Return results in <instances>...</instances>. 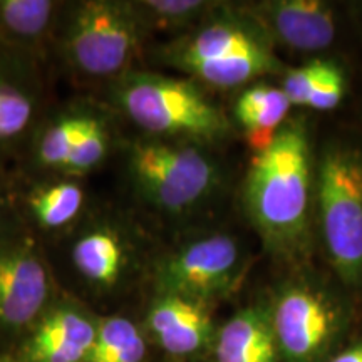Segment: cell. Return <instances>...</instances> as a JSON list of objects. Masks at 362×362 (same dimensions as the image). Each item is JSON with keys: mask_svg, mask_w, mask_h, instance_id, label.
I'll use <instances>...</instances> for the list:
<instances>
[{"mask_svg": "<svg viewBox=\"0 0 362 362\" xmlns=\"http://www.w3.org/2000/svg\"><path fill=\"white\" fill-rule=\"evenodd\" d=\"M243 206L267 250L297 257L315 223V153L304 119H288L257 153L243 185Z\"/></svg>", "mask_w": 362, "mask_h": 362, "instance_id": "cell-1", "label": "cell"}, {"mask_svg": "<svg viewBox=\"0 0 362 362\" xmlns=\"http://www.w3.org/2000/svg\"><path fill=\"white\" fill-rule=\"evenodd\" d=\"M274 47L243 6L220 2L202 24L166 45L161 59L194 83L232 89L285 72Z\"/></svg>", "mask_w": 362, "mask_h": 362, "instance_id": "cell-2", "label": "cell"}, {"mask_svg": "<svg viewBox=\"0 0 362 362\" xmlns=\"http://www.w3.org/2000/svg\"><path fill=\"white\" fill-rule=\"evenodd\" d=\"M112 96L121 111L151 138L214 143L232 128L223 110L193 79L131 71L115 81Z\"/></svg>", "mask_w": 362, "mask_h": 362, "instance_id": "cell-3", "label": "cell"}, {"mask_svg": "<svg viewBox=\"0 0 362 362\" xmlns=\"http://www.w3.org/2000/svg\"><path fill=\"white\" fill-rule=\"evenodd\" d=\"M315 225L330 267L362 285V146L330 139L315 153Z\"/></svg>", "mask_w": 362, "mask_h": 362, "instance_id": "cell-4", "label": "cell"}, {"mask_svg": "<svg viewBox=\"0 0 362 362\" xmlns=\"http://www.w3.org/2000/svg\"><path fill=\"white\" fill-rule=\"evenodd\" d=\"M146 34L134 2L86 0L71 8L59 42L81 78L116 81L131 72Z\"/></svg>", "mask_w": 362, "mask_h": 362, "instance_id": "cell-5", "label": "cell"}, {"mask_svg": "<svg viewBox=\"0 0 362 362\" xmlns=\"http://www.w3.org/2000/svg\"><path fill=\"white\" fill-rule=\"evenodd\" d=\"M128 171L143 200L170 215H183L214 197L220 170L200 144L149 138L134 143Z\"/></svg>", "mask_w": 362, "mask_h": 362, "instance_id": "cell-6", "label": "cell"}, {"mask_svg": "<svg viewBox=\"0 0 362 362\" xmlns=\"http://www.w3.org/2000/svg\"><path fill=\"white\" fill-rule=\"evenodd\" d=\"M269 305L280 362H320L346 329L342 300L317 280H287Z\"/></svg>", "mask_w": 362, "mask_h": 362, "instance_id": "cell-7", "label": "cell"}, {"mask_svg": "<svg viewBox=\"0 0 362 362\" xmlns=\"http://www.w3.org/2000/svg\"><path fill=\"white\" fill-rule=\"evenodd\" d=\"M247 252L233 235L211 232L192 238L156 264V293H173L210 305L230 296L245 275Z\"/></svg>", "mask_w": 362, "mask_h": 362, "instance_id": "cell-8", "label": "cell"}, {"mask_svg": "<svg viewBox=\"0 0 362 362\" xmlns=\"http://www.w3.org/2000/svg\"><path fill=\"white\" fill-rule=\"evenodd\" d=\"M51 272L25 237L0 235V337L25 336L52 304Z\"/></svg>", "mask_w": 362, "mask_h": 362, "instance_id": "cell-9", "label": "cell"}, {"mask_svg": "<svg viewBox=\"0 0 362 362\" xmlns=\"http://www.w3.org/2000/svg\"><path fill=\"white\" fill-rule=\"evenodd\" d=\"M242 6L274 45L312 54L329 49L337 37L336 8L329 2L262 0Z\"/></svg>", "mask_w": 362, "mask_h": 362, "instance_id": "cell-10", "label": "cell"}, {"mask_svg": "<svg viewBox=\"0 0 362 362\" xmlns=\"http://www.w3.org/2000/svg\"><path fill=\"white\" fill-rule=\"evenodd\" d=\"M98 322L74 302H56L22 337L17 359L22 362H88Z\"/></svg>", "mask_w": 362, "mask_h": 362, "instance_id": "cell-11", "label": "cell"}, {"mask_svg": "<svg viewBox=\"0 0 362 362\" xmlns=\"http://www.w3.org/2000/svg\"><path fill=\"white\" fill-rule=\"evenodd\" d=\"M146 329L173 357L200 354L214 346L216 336L210 305L173 293H156L146 314Z\"/></svg>", "mask_w": 362, "mask_h": 362, "instance_id": "cell-12", "label": "cell"}, {"mask_svg": "<svg viewBox=\"0 0 362 362\" xmlns=\"http://www.w3.org/2000/svg\"><path fill=\"white\" fill-rule=\"evenodd\" d=\"M71 265L89 287L112 291L123 284L133 267V243L119 225L96 221L72 242Z\"/></svg>", "mask_w": 362, "mask_h": 362, "instance_id": "cell-13", "label": "cell"}, {"mask_svg": "<svg viewBox=\"0 0 362 362\" xmlns=\"http://www.w3.org/2000/svg\"><path fill=\"white\" fill-rule=\"evenodd\" d=\"M215 362H280L270 305L243 307L216 330Z\"/></svg>", "mask_w": 362, "mask_h": 362, "instance_id": "cell-14", "label": "cell"}, {"mask_svg": "<svg viewBox=\"0 0 362 362\" xmlns=\"http://www.w3.org/2000/svg\"><path fill=\"white\" fill-rule=\"evenodd\" d=\"M39 81L25 62L0 56V151L24 138L37 116Z\"/></svg>", "mask_w": 362, "mask_h": 362, "instance_id": "cell-15", "label": "cell"}, {"mask_svg": "<svg viewBox=\"0 0 362 362\" xmlns=\"http://www.w3.org/2000/svg\"><path fill=\"white\" fill-rule=\"evenodd\" d=\"M59 6L51 0H0V40L19 54L39 52L57 24Z\"/></svg>", "mask_w": 362, "mask_h": 362, "instance_id": "cell-16", "label": "cell"}, {"mask_svg": "<svg viewBox=\"0 0 362 362\" xmlns=\"http://www.w3.org/2000/svg\"><path fill=\"white\" fill-rule=\"evenodd\" d=\"M291 103L284 90L270 84H253L240 94L233 115L257 153L269 146L280 126L287 121Z\"/></svg>", "mask_w": 362, "mask_h": 362, "instance_id": "cell-17", "label": "cell"}, {"mask_svg": "<svg viewBox=\"0 0 362 362\" xmlns=\"http://www.w3.org/2000/svg\"><path fill=\"white\" fill-rule=\"evenodd\" d=\"M86 194L78 181L66 178L34 188L27 197V211L47 232H56L78 220Z\"/></svg>", "mask_w": 362, "mask_h": 362, "instance_id": "cell-18", "label": "cell"}, {"mask_svg": "<svg viewBox=\"0 0 362 362\" xmlns=\"http://www.w3.org/2000/svg\"><path fill=\"white\" fill-rule=\"evenodd\" d=\"M148 341L143 329L124 315L99 319L88 362H144Z\"/></svg>", "mask_w": 362, "mask_h": 362, "instance_id": "cell-19", "label": "cell"}, {"mask_svg": "<svg viewBox=\"0 0 362 362\" xmlns=\"http://www.w3.org/2000/svg\"><path fill=\"white\" fill-rule=\"evenodd\" d=\"M208 0H139L134 2L146 33L183 35L194 29L218 7Z\"/></svg>", "mask_w": 362, "mask_h": 362, "instance_id": "cell-20", "label": "cell"}, {"mask_svg": "<svg viewBox=\"0 0 362 362\" xmlns=\"http://www.w3.org/2000/svg\"><path fill=\"white\" fill-rule=\"evenodd\" d=\"M93 112L67 111L59 115L40 133L35 144V156L40 166L62 171L76 143L88 128Z\"/></svg>", "mask_w": 362, "mask_h": 362, "instance_id": "cell-21", "label": "cell"}, {"mask_svg": "<svg viewBox=\"0 0 362 362\" xmlns=\"http://www.w3.org/2000/svg\"><path fill=\"white\" fill-rule=\"evenodd\" d=\"M110 148V128H107L101 117L93 115L88 128H86L84 134L81 136L79 141L76 143L61 173H64L67 178H78V176L90 173V171L98 168L106 160Z\"/></svg>", "mask_w": 362, "mask_h": 362, "instance_id": "cell-22", "label": "cell"}, {"mask_svg": "<svg viewBox=\"0 0 362 362\" xmlns=\"http://www.w3.org/2000/svg\"><path fill=\"white\" fill-rule=\"evenodd\" d=\"M327 64L329 61H325V59H315V61L307 62L304 66L284 72L282 88L280 89L284 90L285 98L288 99L291 106H307L310 90L314 89L317 81L322 78Z\"/></svg>", "mask_w": 362, "mask_h": 362, "instance_id": "cell-23", "label": "cell"}, {"mask_svg": "<svg viewBox=\"0 0 362 362\" xmlns=\"http://www.w3.org/2000/svg\"><path fill=\"white\" fill-rule=\"evenodd\" d=\"M346 93V76L336 62H330L325 67L322 78L317 81L310 90L307 106L315 111H332L341 104Z\"/></svg>", "mask_w": 362, "mask_h": 362, "instance_id": "cell-24", "label": "cell"}, {"mask_svg": "<svg viewBox=\"0 0 362 362\" xmlns=\"http://www.w3.org/2000/svg\"><path fill=\"white\" fill-rule=\"evenodd\" d=\"M327 362H362V341L352 344L346 349L337 352Z\"/></svg>", "mask_w": 362, "mask_h": 362, "instance_id": "cell-25", "label": "cell"}, {"mask_svg": "<svg viewBox=\"0 0 362 362\" xmlns=\"http://www.w3.org/2000/svg\"><path fill=\"white\" fill-rule=\"evenodd\" d=\"M347 11L351 12L352 21H354L356 27L362 34V2H351L349 6H347Z\"/></svg>", "mask_w": 362, "mask_h": 362, "instance_id": "cell-26", "label": "cell"}, {"mask_svg": "<svg viewBox=\"0 0 362 362\" xmlns=\"http://www.w3.org/2000/svg\"><path fill=\"white\" fill-rule=\"evenodd\" d=\"M0 362H22V361L17 359L16 356L6 354V352H0Z\"/></svg>", "mask_w": 362, "mask_h": 362, "instance_id": "cell-27", "label": "cell"}, {"mask_svg": "<svg viewBox=\"0 0 362 362\" xmlns=\"http://www.w3.org/2000/svg\"><path fill=\"white\" fill-rule=\"evenodd\" d=\"M6 205H4V202L0 200V226H2V223H4V218H6ZM2 235V233H0Z\"/></svg>", "mask_w": 362, "mask_h": 362, "instance_id": "cell-28", "label": "cell"}]
</instances>
